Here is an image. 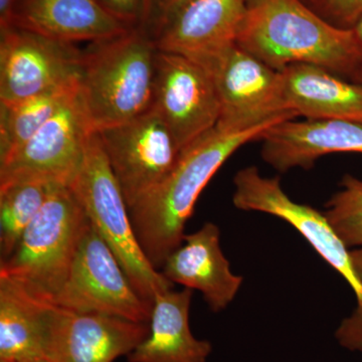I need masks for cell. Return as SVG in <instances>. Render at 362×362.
<instances>
[{
  "label": "cell",
  "instance_id": "obj_1",
  "mask_svg": "<svg viewBox=\"0 0 362 362\" xmlns=\"http://www.w3.org/2000/svg\"><path fill=\"white\" fill-rule=\"evenodd\" d=\"M276 124L245 130L223 129L216 125L181 150L166 177L129 207L136 237L154 268L160 271L169 255L182 244L185 225L195 204L218 169L238 149L261 140Z\"/></svg>",
  "mask_w": 362,
  "mask_h": 362
},
{
  "label": "cell",
  "instance_id": "obj_2",
  "mask_svg": "<svg viewBox=\"0 0 362 362\" xmlns=\"http://www.w3.org/2000/svg\"><path fill=\"white\" fill-rule=\"evenodd\" d=\"M237 45L279 71L313 64L351 80L362 62L354 30L332 25L304 0H247Z\"/></svg>",
  "mask_w": 362,
  "mask_h": 362
},
{
  "label": "cell",
  "instance_id": "obj_3",
  "mask_svg": "<svg viewBox=\"0 0 362 362\" xmlns=\"http://www.w3.org/2000/svg\"><path fill=\"white\" fill-rule=\"evenodd\" d=\"M157 52L140 30L92 42L83 51L78 96L94 132L151 109Z\"/></svg>",
  "mask_w": 362,
  "mask_h": 362
},
{
  "label": "cell",
  "instance_id": "obj_4",
  "mask_svg": "<svg viewBox=\"0 0 362 362\" xmlns=\"http://www.w3.org/2000/svg\"><path fill=\"white\" fill-rule=\"evenodd\" d=\"M88 225L89 218L73 188L54 187L13 254L2 259L0 276L54 304Z\"/></svg>",
  "mask_w": 362,
  "mask_h": 362
},
{
  "label": "cell",
  "instance_id": "obj_5",
  "mask_svg": "<svg viewBox=\"0 0 362 362\" xmlns=\"http://www.w3.org/2000/svg\"><path fill=\"white\" fill-rule=\"evenodd\" d=\"M71 187L145 301L152 304L156 293L173 288L175 284L151 265L138 242L127 202L97 132L90 137L82 168Z\"/></svg>",
  "mask_w": 362,
  "mask_h": 362
},
{
  "label": "cell",
  "instance_id": "obj_6",
  "mask_svg": "<svg viewBox=\"0 0 362 362\" xmlns=\"http://www.w3.org/2000/svg\"><path fill=\"white\" fill-rule=\"evenodd\" d=\"M233 185V202L238 209L261 211L285 221L346 280L356 293L357 308L342 321L335 337L344 349L362 352V284L354 270L351 252L324 214L293 201L283 190L280 178L262 176L256 166L240 169Z\"/></svg>",
  "mask_w": 362,
  "mask_h": 362
},
{
  "label": "cell",
  "instance_id": "obj_7",
  "mask_svg": "<svg viewBox=\"0 0 362 362\" xmlns=\"http://www.w3.org/2000/svg\"><path fill=\"white\" fill-rule=\"evenodd\" d=\"M54 304L77 313L104 314L139 323H148L152 310V304L136 291L90 221Z\"/></svg>",
  "mask_w": 362,
  "mask_h": 362
},
{
  "label": "cell",
  "instance_id": "obj_8",
  "mask_svg": "<svg viewBox=\"0 0 362 362\" xmlns=\"http://www.w3.org/2000/svg\"><path fill=\"white\" fill-rule=\"evenodd\" d=\"M93 133L78 88L30 140L0 162V185L40 180L71 187L82 168Z\"/></svg>",
  "mask_w": 362,
  "mask_h": 362
},
{
  "label": "cell",
  "instance_id": "obj_9",
  "mask_svg": "<svg viewBox=\"0 0 362 362\" xmlns=\"http://www.w3.org/2000/svg\"><path fill=\"white\" fill-rule=\"evenodd\" d=\"M83 51L11 26L0 30V104L78 84Z\"/></svg>",
  "mask_w": 362,
  "mask_h": 362
},
{
  "label": "cell",
  "instance_id": "obj_10",
  "mask_svg": "<svg viewBox=\"0 0 362 362\" xmlns=\"http://www.w3.org/2000/svg\"><path fill=\"white\" fill-rule=\"evenodd\" d=\"M128 209L170 173L181 149L156 111L97 132Z\"/></svg>",
  "mask_w": 362,
  "mask_h": 362
},
{
  "label": "cell",
  "instance_id": "obj_11",
  "mask_svg": "<svg viewBox=\"0 0 362 362\" xmlns=\"http://www.w3.org/2000/svg\"><path fill=\"white\" fill-rule=\"evenodd\" d=\"M151 109L182 150L218 122L221 102L213 75L180 54L157 52Z\"/></svg>",
  "mask_w": 362,
  "mask_h": 362
},
{
  "label": "cell",
  "instance_id": "obj_12",
  "mask_svg": "<svg viewBox=\"0 0 362 362\" xmlns=\"http://www.w3.org/2000/svg\"><path fill=\"white\" fill-rule=\"evenodd\" d=\"M221 102L216 125L245 130L296 119L285 101L282 71L275 70L239 45L213 71Z\"/></svg>",
  "mask_w": 362,
  "mask_h": 362
},
{
  "label": "cell",
  "instance_id": "obj_13",
  "mask_svg": "<svg viewBox=\"0 0 362 362\" xmlns=\"http://www.w3.org/2000/svg\"><path fill=\"white\" fill-rule=\"evenodd\" d=\"M148 323L52 305L45 321L44 362H113L147 337Z\"/></svg>",
  "mask_w": 362,
  "mask_h": 362
},
{
  "label": "cell",
  "instance_id": "obj_14",
  "mask_svg": "<svg viewBox=\"0 0 362 362\" xmlns=\"http://www.w3.org/2000/svg\"><path fill=\"white\" fill-rule=\"evenodd\" d=\"M247 0H190L154 39L160 52L180 54L213 74L237 47Z\"/></svg>",
  "mask_w": 362,
  "mask_h": 362
},
{
  "label": "cell",
  "instance_id": "obj_15",
  "mask_svg": "<svg viewBox=\"0 0 362 362\" xmlns=\"http://www.w3.org/2000/svg\"><path fill=\"white\" fill-rule=\"evenodd\" d=\"M264 160L280 173L310 169L332 153L362 154V124L341 120L283 121L261 138Z\"/></svg>",
  "mask_w": 362,
  "mask_h": 362
},
{
  "label": "cell",
  "instance_id": "obj_16",
  "mask_svg": "<svg viewBox=\"0 0 362 362\" xmlns=\"http://www.w3.org/2000/svg\"><path fill=\"white\" fill-rule=\"evenodd\" d=\"M220 237L218 226L204 223L197 232L185 235L160 270L173 284L202 292L214 312L232 303L243 284V277L233 273L221 251Z\"/></svg>",
  "mask_w": 362,
  "mask_h": 362
},
{
  "label": "cell",
  "instance_id": "obj_17",
  "mask_svg": "<svg viewBox=\"0 0 362 362\" xmlns=\"http://www.w3.org/2000/svg\"><path fill=\"white\" fill-rule=\"evenodd\" d=\"M11 26L71 44L101 42L132 30L96 0H23Z\"/></svg>",
  "mask_w": 362,
  "mask_h": 362
},
{
  "label": "cell",
  "instance_id": "obj_18",
  "mask_svg": "<svg viewBox=\"0 0 362 362\" xmlns=\"http://www.w3.org/2000/svg\"><path fill=\"white\" fill-rule=\"evenodd\" d=\"M288 109L307 120L362 124V86L313 64H294L282 71Z\"/></svg>",
  "mask_w": 362,
  "mask_h": 362
},
{
  "label": "cell",
  "instance_id": "obj_19",
  "mask_svg": "<svg viewBox=\"0 0 362 362\" xmlns=\"http://www.w3.org/2000/svg\"><path fill=\"white\" fill-rule=\"evenodd\" d=\"M192 290L156 293L147 337L127 356L129 362H206L213 346L194 337L189 326Z\"/></svg>",
  "mask_w": 362,
  "mask_h": 362
},
{
  "label": "cell",
  "instance_id": "obj_20",
  "mask_svg": "<svg viewBox=\"0 0 362 362\" xmlns=\"http://www.w3.org/2000/svg\"><path fill=\"white\" fill-rule=\"evenodd\" d=\"M52 305L0 276V362L44 361L45 321Z\"/></svg>",
  "mask_w": 362,
  "mask_h": 362
},
{
  "label": "cell",
  "instance_id": "obj_21",
  "mask_svg": "<svg viewBox=\"0 0 362 362\" xmlns=\"http://www.w3.org/2000/svg\"><path fill=\"white\" fill-rule=\"evenodd\" d=\"M78 85L47 90L11 104H0V162L20 149L77 92Z\"/></svg>",
  "mask_w": 362,
  "mask_h": 362
},
{
  "label": "cell",
  "instance_id": "obj_22",
  "mask_svg": "<svg viewBox=\"0 0 362 362\" xmlns=\"http://www.w3.org/2000/svg\"><path fill=\"white\" fill-rule=\"evenodd\" d=\"M59 185L40 180H20L0 185L1 261L13 254L52 189Z\"/></svg>",
  "mask_w": 362,
  "mask_h": 362
},
{
  "label": "cell",
  "instance_id": "obj_23",
  "mask_svg": "<svg viewBox=\"0 0 362 362\" xmlns=\"http://www.w3.org/2000/svg\"><path fill=\"white\" fill-rule=\"evenodd\" d=\"M342 189L326 204V220L347 247H362V180L344 175Z\"/></svg>",
  "mask_w": 362,
  "mask_h": 362
},
{
  "label": "cell",
  "instance_id": "obj_24",
  "mask_svg": "<svg viewBox=\"0 0 362 362\" xmlns=\"http://www.w3.org/2000/svg\"><path fill=\"white\" fill-rule=\"evenodd\" d=\"M332 25L352 28L362 18V0H316L310 6Z\"/></svg>",
  "mask_w": 362,
  "mask_h": 362
},
{
  "label": "cell",
  "instance_id": "obj_25",
  "mask_svg": "<svg viewBox=\"0 0 362 362\" xmlns=\"http://www.w3.org/2000/svg\"><path fill=\"white\" fill-rule=\"evenodd\" d=\"M105 11L132 30H141L146 20L149 0H96Z\"/></svg>",
  "mask_w": 362,
  "mask_h": 362
},
{
  "label": "cell",
  "instance_id": "obj_26",
  "mask_svg": "<svg viewBox=\"0 0 362 362\" xmlns=\"http://www.w3.org/2000/svg\"><path fill=\"white\" fill-rule=\"evenodd\" d=\"M190 0H149L146 20L141 32L153 40L163 25Z\"/></svg>",
  "mask_w": 362,
  "mask_h": 362
},
{
  "label": "cell",
  "instance_id": "obj_27",
  "mask_svg": "<svg viewBox=\"0 0 362 362\" xmlns=\"http://www.w3.org/2000/svg\"><path fill=\"white\" fill-rule=\"evenodd\" d=\"M23 0H0V30L11 25L14 13Z\"/></svg>",
  "mask_w": 362,
  "mask_h": 362
},
{
  "label": "cell",
  "instance_id": "obj_28",
  "mask_svg": "<svg viewBox=\"0 0 362 362\" xmlns=\"http://www.w3.org/2000/svg\"><path fill=\"white\" fill-rule=\"evenodd\" d=\"M351 261L356 270L357 278L362 284V247L356 251H351Z\"/></svg>",
  "mask_w": 362,
  "mask_h": 362
},
{
  "label": "cell",
  "instance_id": "obj_29",
  "mask_svg": "<svg viewBox=\"0 0 362 362\" xmlns=\"http://www.w3.org/2000/svg\"><path fill=\"white\" fill-rule=\"evenodd\" d=\"M354 35H356L357 42H358L359 47L362 52V18L359 20L358 23L352 28Z\"/></svg>",
  "mask_w": 362,
  "mask_h": 362
},
{
  "label": "cell",
  "instance_id": "obj_30",
  "mask_svg": "<svg viewBox=\"0 0 362 362\" xmlns=\"http://www.w3.org/2000/svg\"><path fill=\"white\" fill-rule=\"evenodd\" d=\"M352 82L357 83V84L362 86V62L361 65H359L358 69H357L354 75L352 76L351 80Z\"/></svg>",
  "mask_w": 362,
  "mask_h": 362
},
{
  "label": "cell",
  "instance_id": "obj_31",
  "mask_svg": "<svg viewBox=\"0 0 362 362\" xmlns=\"http://www.w3.org/2000/svg\"><path fill=\"white\" fill-rule=\"evenodd\" d=\"M305 2H306L308 6H312V4H314V2L316 1V0H304Z\"/></svg>",
  "mask_w": 362,
  "mask_h": 362
},
{
  "label": "cell",
  "instance_id": "obj_32",
  "mask_svg": "<svg viewBox=\"0 0 362 362\" xmlns=\"http://www.w3.org/2000/svg\"><path fill=\"white\" fill-rule=\"evenodd\" d=\"M23 362H44V361H23Z\"/></svg>",
  "mask_w": 362,
  "mask_h": 362
}]
</instances>
